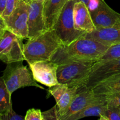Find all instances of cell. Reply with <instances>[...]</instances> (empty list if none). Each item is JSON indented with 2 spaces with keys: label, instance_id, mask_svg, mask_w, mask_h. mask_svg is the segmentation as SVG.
Returning <instances> with one entry per match:
<instances>
[{
  "label": "cell",
  "instance_id": "30bf717a",
  "mask_svg": "<svg viewBox=\"0 0 120 120\" xmlns=\"http://www.w3.org/2000/svg\"><path fill=\"white\" fill-rule=\"evenodd\" d=\"M107 101L105 96L103 94L95 93L92 89H88L85 87L80 88L77 95L70 104L68 111L60 120H68L74 114L83 109L96 103Z\"/></svg>",
  "mask_w": 120,
  "mask_h": 120
},
{
  "label": "cell",
  "instance_id": "8992f818",
  "mask_svg": "<svg viewBox=\"0 0 120 120\" xmlns=\"http://www.w3.org/2000/svg\"><path fill=\"white\" fill-rule=\"evenodd\" d=\"M23 39L7 30L0 38V60L8 63L25 60Z\"/></svg>",
  "mask_w": 120,
  "mask_h": 120
},
{
  "label": "cell",
  "instance_id": "9a60e30c",
  "mask_svg": "<svg viewBox=\"0 0 120 120\" xmlns=\"http://www.w3.org/2000/svg\"><path fill=\"white\" fill-rule=\"evenodd\" d=\"M83 36L110 47L120 42V22L111 28L96 29L91 32L86 33Z\"/></svg>",
  "mask_w": 120,
  "mask_h": 120
},
{
  "label": "cell",
  "instance_id": "7402d4cb",
  "mask_svg": "<svg viewBox=\"0 0 120 120\" xmlns=\"http://www.w3.org/2000/svg\"><path fill=\"white\" fill-rule=\"evenodd\" d=\"M25 117L16 114L11 107L8 110L0 113V120H23Z\"/></svg>",
  "mask_w": 120,
  "mask_h": 120
},
{
  "label": "cell",
  "instance_id": "f546056e",
  "mask_svg": "<svg viewBox=\"0 0 120 120\" xmlns=\"http://www.w3.org/2000/svg\"><path fill=\"white\" fill-rule=\"evenodd\" d=\"M23 1H25V2H26L27 4H29L32 1V0H23Z\"/></svg>",
  "mask_w": 120,
  "mask_h": 120
},
{
  "label": "cell",
  "instance_id": "4fadbf2b",
  "mask_svg": "<svg viewBox=\"0 0 120 120\" xmlns=\"http://www.w3.org/2000/svg\"><path fill=\"white\" fill-rule=\"evenodd\" d=\"M43 2L32 0L29 4L28 39L36 37L47 30L43 15Z\"/></svg>",
  "mask_w": 120,
  "mask_h": 120
},
{
  "label": "cell",
  "instance_id": "3957f363",
  "mask_svg": "<svg viewBox=\"0 0 120 120\" xmlns=\"http://www.w3.org/2000/svg\"><path fill=\"white\" fill-rule=\"evenodd\" d=\"M96 61H72L58 65L57 77L59 84L69 87L85 86L90 73Z\"/></svg>",
  "mask_w": 120,
  "mask_h": 120
},
{
  "label": "cell",
  "instance_id": "5b68a950",
  "mask_svg": "<svg viewBox=\"0 0 120 120\" xmlns=\"http://www.w3.org/2000/svg\"><path fill=\"white\" fill-rule=\"evenodd\" d=\"M75 1L76 0H68L52 28L63 45L69 44L86 34L85 32L75 28L73 16Z\"/></svg>",
  "mask_w": 120,
  "mask_h": 120
},
{
  "label": "cell",
  "instance_id": "9c48e42d",
  "mask_svg": "<svg viewBox=\"0 0 120 120\" xmlns=\"http://www.w3.org/2000/svg\"><path fill=\"white\" fill-rule=\"evenodd\" d=\"M34 79L48 87L58 84L57 70L58 64L50 60H40L29 64Z\"/></svg>",
  "mask_w": 120,
  "mask_h": 120
},
{
  "label": "cell",
  "instance_id": "8fae6325",
  "mask_svg": "<svg viewBox=\"0 0 120 120\" xmlns=\"http://www.w3.org/2000/svg\"><path fill=\"white\" fill-rule=\"evenodd\" d=\"M77 87H69L68 85L58 83L49 87L48 93L54 97L56 101L58 120H60L68 111L70 104L78 93Z\"/></svg>",
  "mask_w": 120,
  "mask_h": 120
},
{
  "label": "cell",
  "instance_id": "44dd1931",
  "mask_svg": "<svg viewBox=\"0 0 120 120\" xmlns=\"http://www.w3.org/2000/svg\"><path fill=\"white\" fill-rule=\"evenodd\" d=\"M118 57H120V42L111 46L105 53L96 61V63H103Z\"/></svg>",
  "mask_w": 120,
  "mask_h": 120
},
{
  "label": "cell",
  "instance_id": "ba28073f",
  "mask_svg": "<svg viewBox=\"0 0 120 120\" xmlns=\"http://www.w3.org/2000/svg\"><path fill=\"white\" fill-rule=\"evenodd\" d=\"M118 73H120V57L103 63L96 62L84 87L92 89L101 82Z\"/></svg>",
  "mask_w": 120,
  "mask_h": 120
},
{
  "label": "cell",
  "instance_id": "83f0119b",
  "mask_svg": "<svg viewBox=\"0 0 120 120\" xmlns=\"http://www.w3.org/2000/svg\"><path fill=\"white\" fill-rule=\"evenodd\" d=\"M7 0H0V16H2L4 12L5 9Z\"/></svg>",
  "mask_w": 120,
  "mask_h": 120
},
{
  "label": "cell",
  "instance_id": "6da1fadb",
  "mask_svg": "<svg viewBox=\"0 0 120 120\" xmlns=\"http://www.w3.org/2000/svg\"><path fill=\"white\" fill-rule=\"evenodd\" d=\"M110 46L84 36L68 45L62 44L50 60L58 65L72 61H97Z\"/></svg>",
  "mask_w": 120,
  "mask_h": 120
},
{
  "label": "cell",
  "instance_id": "ac0fdd59",
  "mask_svg": "<svg viewBox=\"0 0 120 120\" xmlns=\"http://www.w3.org/2000/svg\"><path fill=\"white\" fill-rule=\"evenodd\" d=\"M107 105V102L96 103L90 105L81 111L70 116L68 120H77L88 117H98L100 116L105 110Z\"/></svg>",
  "mask_w": 120,
  "mask_h": 120
},
{
  "label": "cell",
  "instance_id": "603a6c76",
  "mask_svg": "<svg viewBox=\"0 0 120 120\" xmlns=\"http://www.w3.org/2000/svg\"><path fill=\"white\" fill-rule=\"evenodd\" d=\"M25 120H43L42 111L39 109H29L26 111Z\"/></svg>",
  "mask_w": 120,
  "mask_h": 120
},
{
  "label": "cell",
  "instance_id": "ffe728a7",
  "mask_svg": "<svg viewBox=\"0 0 120 120\" xmlns=\"http://www.w3.org/2000/svg\"><path fill=\"white\" fill-rule=\"evenodd\" d=\"M101 120H120V105L108 104L105 110L100 116Z\"/></svg>",
  "mask_w": 120,
  "mask_h": 120
},
{
  "label": "cell",
  "instance_id": "4dcf8cb0",
  "mask_svg": "<svg viewBox=\"0 0 120 120\" xmlns=\"http://www.w3.org/2000/svg\"><path fill=\"white\" fill-rule=\"evenodd\" d=\"M33 1H44L45 0H33Z\"/></svg>",
  "mask_w": 120,
  "mask_h": 120
},
{
  "label": "cell",
  "instance_id": "277c9868",
  "mask_svg": "<svg viewBox=\"0 0 120 120\" xmlns=\"http://www.w3.org/2000/svg\"><path fill=\"white\" fill-rule=\"evenodd\" d=\"M22 62L8 63L4 71L2 78L9 92L12 94L18 89L29 86L45 90V88L37 84L30 69L23 65Z\"/></svg>",
  "mask_w": 120,
  "mask_h": 120
},
{
  "label": "cell",
  "instance_id": "d4e9b609",
  "mask_svg": "<svg viewBox=\"0 0 120 120\" xmlns=\"http://www.w3.org/2000/svg\"><path fill=\"white\" fill-rule=\"evenodd\" d=\"M20 0H7L5 9L2 14V17L4 19L7 18L16 8Z\"/></svg>",
  "mask_w": 120,
  "mask_h": 120
},
{
  "label": "cell",
  "instance_id": "52a82bcc",
  "mask_svg": "<svg viewBox=\"0 0 120 120\" xmlns=\"http://www.w3.org/2000/svg\"><path fill=\"white\" fill-rule=\"evenodd\" d=\"M28 11L29 4L20 0L14 11L4 19L8 30L22 39H28Z\"/></svg>",
  "mask_w": 120,
  "mask_h": 120
},
{
  "label": "cell",
  "instance_id": "5bb4252c",
  "mask_svg": "<svg viewBox=\"0 0 120 120\" xmlns=\"http://www.w3.org/2000/svg\"><path fill=\"white\" fill-rule=\"evenodd\" d=\"M73 16L76 29L86 33L91 32L96 29L91 19L90 10L82 1H75Z\"/></svg>",
  "mask_w": 120,
  "mask_h": 120
},
{
  "label": "cell",
  "instance_id": "2e32d148",
  "mask_svg": "<svg viewBox=\"0 0 120 120\" xmlns=\"http://www.w3.org/2000/svg\"><path fill=\"white\" fill-rule=\"evenodd\" d=\"M68 0H45L43 15L46 29H52Z\"/></svg>",
  "mask_w": 120,
  "mask_h": 120
},
{
  "label": "cell",
  "instance_id": "e0dca14e",
  "mask_svg": "<svg viewBox=\"0 0 120 120\" xmlns=\"http://www.w3.org/2000/svg\"><path fill=\"white\" fill-rule=\"evenodd\" d=\"M92 90L98 94L120 93V73L114 75L96 85Z\"/></svg>",
  "mask_w": 120,
  "mask_h": 120
},
{
  "label": "cell",
  "instance_id": "f1b7e54d",
  "mask_svg": "<svg viewBox=\"0 0 120 120\" xmlns=\"http://www.w3.org/2000/svg\"><path fill=\"white\" fill-rule=\"evenodd\" d=\"M76 1H80L83 2V3L85 4L87 6L88 8H89V4H90V0H76Z\"/></svg>",
  "mask_w": 120,
  "mask_h": 120
},
{
  "label": "cell",
  "instance_id": "7c38bea8",
  "mask_svg": "<svg viewBox=\"0 0 120 120\" xmlns=\"http://www.w3.org/2000/svg\"><path fill=\"white\" fill-rule=\"evenodd\" d=\"M90 13L96 29L111 28L120 22V14L110 8L104 0H100Z\"/></svg>",
  "mask_w": 120,
  "mask_h": 120
},
{
  "label": "cell",
  "instance_id": "7a4b0ae2",
  "mask_svg": "<svg viewBox=\"0 0 120 120\" xmlns=\"http://www.w3.org/2000/svg\"><path fill=\"white\" fill-rule=\"evenodd\" d=\"M62 45L55 30L47 29L36 37L28 39L24 44L25 60L29 64L37 61L50 60Z\"/></svg>",
  "mask_w": 120,
  "mask_h": 120
},
{
  "label": "cell",
  "instance_id": "cb8c5ba5",
  "mask_svg": "<svg viewBox=\"0 0 120 120\" xmlns=\"http://www.w3.org/2000/svg\"><path fill=\"white\" fill-rule=\"evenodd\" d=\"M43 120H59L56 104L52 109L42 112Z\"/></svg>",
  "mask_w": 120,
  "mask_h": 120
},
{
  "label": "cell",
  "instance_id": "d6986e66",
  "mask_svg": "<svg viewBox=\"0 0 120 120\" xmlns=\"http://www.w3.org/2000/svg\"><path fill=\"white\" fill-rule=\"evenodd\" d=\"M11 95L2 77H0V113L12 107Z\"/></svg>",
  "mask_w": 120,
  "mask_h": 120
},
{
  "label": "cell",
  "instance_id": "484cf974",
  "mask_svg": "<svg viewBox=\"0 0 120 120\" xmlns=\"http://www.w3.org/2000/svg\"><path fill=\"white\" fill-rule=\"evenodd\" d=\"M104 96H105L108 104L120 106V93H114Z\"/></svg>",
  "mask_w": 120,
  "mask_h": 120
},
{
  "label": "cell",
  "instance_id": "4316f807",
  "mask_svg": "<svg viewBox=\"0 0 120 120\" xmlns=\"http://www.w3.org/2000/svg\"><path fill=\"white\" fill-rule=\"evenodd\" d=\"M7 30H8V27L5 21L2 16H0V38L3 36Z\"/></svg>",
  "mask_w": 120,
  "mask_h": 120
}]
</instances>
